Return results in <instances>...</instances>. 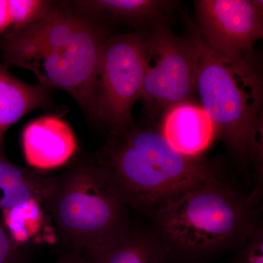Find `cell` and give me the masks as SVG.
I'll return each mask as SVG.
<instances>
[{
	"label": "cell",
	"instance_id": "cell-1",
	"mask_svg": "<svg viewBox=\"0 0 263 263\" xmlns=\"http://www.w3.org/2000/svg\"><path fill=\"white\" fill-rule=\"evenodd\" d=\"M94 19L52 8L2 45L7 65L32 72L38 84L63 90L92 116L99 62L106 41Z\"/></svg>",
	"mask_w": 263,
	"mask_h": 263
},
{
	"label": "cell",
	"instance_id": "cell-2",
	"mask_svg": "<svg viewBox=\"0 0 263 263\" xmlns=\"http://www.w3.org/2000/svg\"><path fill=\"white\" fill-rule=\"evenodd\" d=\"M92 157L125 205L148 215L188 189L222 177L214 162L181 155L159 130L134 122L110 132Z\"/></svg>",
	"mask_w": 263,
	"mask_h": 263
},
{
	"label": "cell",
	"instance_id": "cell-3",
	"mask_svg": "<svg viewBox=\"0 0 263 263\" xmlns=\"http://www.w3.org/2000/svg\"><path fill=\"white\" fill-rule=\"evenodd\" d=\"M257 203L223 177L188 189L150 214L170 256L201 258L243 245L257 221Z\"/></svg>",
	"mask_w": 263,
	"mask_h": 263
},
{
	"label": "cell",
	"instance_id": "cell-4",
	"mask_svg": "<svg viewBox=\"0 0 263 263\" xmlns=\"http://www.w3.org/2000/svg\"><path fill=\"white\" fill-rule=\"evenodd\" d=\"M195 53L196 91L231 155L249 164L252 143L262 129V78L252 53L232 57L213 50L197 28L190 36Z\"/></svg>",
	"mask_w": 263,
	"mask_h": 263
},
{
	"label": "cell",
	"instance_id": "cell-5",
	"mask_svg": "<svg viewBox=\"0 0 263 263\" xmlns=\"http://www.w3.org/2000/svg\"><path fill=\"white\" fill-rule=\"evenodd\" d=\"M46 209L65 250L94 248L130 226L129 208L92 156L55 176Z\"/></svg>",
	"mask_w": 263,
	"mask_h": 263
},
{
	"label": "cell",
	"instance_id": "cell-6",
	"mask_svg": "<svg viewBox=\"0 0 263 263\" xmlns=\"http://www.w3.org/2000/svg\"><path fill=\"white\" fill-rule=\"evenodd\" d=\"M146 65V34H121L104 43L91 117L105 124L110 133L134 122L132 111L141 100Z\"/></svg>",
	"mask_w": 263,
	"mask_h": 263
},
{
	"label": "cell",
	"instance_id": "cell-7",
	"mask_svg": "<svg viewBox=\"0 0 263 263\" xmlns=\"http://www.w3.org/2000/svg\"><path fill=\"white\" fill-rule=\"evenodd\" d=\"M146 65L141 100L148 117H162L196 92L195 53L190 37H179L166 25L146 34Z\"/></svg>",
	"mask_w": 263,
	"mask_h": 263
},
{
	"label": "cell",
	"instance_id": "cell-8",
	"mask_svg": "<svg viewBox=\"0 0 263 263\" xmlns=\"http://www.w3.org/2000/svg\"><path fill=\"white\" fill-rule=\"evenodd\" d=\"M195 5L197 30L205 43L221 54L247 56L262 38V1L199 0Z\"/></svg>",
	"mask_w": 263,
	"mask_h": 263
},
{
	"label": "cell",
	"instance_id": "cell-9",
	"mask_svg": "<svg viewBox=\"0 0 263 263\" xmlns=\"http://www.w3.org/2000/svg\"><path fill=\"white\" fill-rule=\"evenodd\" d=\"M22 146L29 166L51 170L72 160L78 143L68 124L61 117L50 115L34 119L24 127Z\"/></svg>",
	"mask_w": 263,
	"mask_h": 263
},
{
	"label": "cell",
	"instance_id": "cell-10",
	"mask_svg": "<svg viewBox=\"0 0 263 263\" xmlns=\"http://www.w3.org/2000/svg\"><path fill=\"white\" fill-rule=\"evenodd\" d=\"M161 118L159 132L175 150L190 158L202 157L218 136L212 118L191 100L174 105Z\"/></svg>",
	"mask_w": 263,
	"mask_h": 263
},
{
	"label": "cell",
	"instance_id": "cell-11",
	"mask_svg": "<svg viewBox=\"0 0 263 263\" xmlns=\"http://www.w3.org/2000/svg\"><path fill=\"white\" fill-rule=\"evenodd\" d=\"M86 263H167V247L152 230L131 226L103 245L81 252Z\"/></svg>",
	"mask_w": 263,
	"mask_h": 263
},
{
	"label": "cell",
	"instance_id": "cell-12",
	"mask_svg": "<svg viewBox=\"0 0 263 263\" xmlns=\"http://www.w3.org/2000/svg\"><path fill=\"white\" fill-rule=\"evenodd\" d=\"M76 5L94 18L153 29L165 25L175 3L163 0H89L76 2Z\"/></svg>",
	"mask_w": 263,
	"mask_h": 263
},
{
	"label": "cell",
	"instance_id": "cell-13",
	"mask_svg": "<svg viewBox=\"0 0 263 263\" xmlns=\"http://www.w3.org/2000/svg\"><path fill=\"white\" fill-rule=\"evenodd\" d=\"M49 89L18 80L0 65V157L5 132L24 116L51 104Z\"/></svg>",
	"mask_w": 263,
	"mask_h": 263
},
{
	"label": "cell",
	"instance_id": "cell-14",
	"mask_svg": "<svg viewBox=\"0 0 263 263\" xmlns=\"http://www.w3.org/2000/svg\"><path fill=\"white\" fill-rule=\"evenodd\" d=\"M54 177L15 165L5 156L0 157V211L33 199L46 208Z\"/></svg>",
	"mask_w": 263,
	"mask_h": 263
},
{
	"label": "cell",
	"instance_id": "cell-15",
	"mask_svg": "<svg viewBox=\"0 0 263 263\" xmlns=\"http://www.w3.org/2000/svg\"><path fill=\"white\" fill-rule=\"evenodd\" d=\"M3 227L10 239L19 247H29L37 240L48 220L46 208L37 200H30L3 211Z\"/></svg>",
	"mask_w": 263,
	"mask_h": 263
},
{
	"label": "cell",
	"instance_id": "cell-16",
	"mask_svg": "<svg viewBox=\"0 0 263 263\" xmlns=\"http://www.w3.org/2000/svg\"><path fill=\"white\" fill-rule=\"evenodd\" d=\"M13 32L23 29L44 16L51 3L42 0H8Z\"/></svg>",
	"mask_w": 263,
	"mask_h": 263
},
{
	"label": "cell",
	"instance_id": "cell-17",
	"mask_svg": "<svg viewBox=\"0 0 263 263\" xmlns=\"http://www.w3.org/2000/svg\"><path fill=\"white\" fill-rule=\"evenodd\" d=\"M235 263H263V230L259 223L249 233Z\"/></svg>",
	"mask_w": 263,
	"mask_h": 263
},
{
	"label": "cell",
	"instance_id": "cell-18",
	"mask_svg": "<svg viewBox=\"0 0 263 263\" xmlns=\"http://www.w3.org/2000/svg\"><path fill=\"white\" fill-rule=\"evenodd\" d=\"M28 254L29 247L15 245L0 224V263H26Z\"/></svg>",
	"mask_w": 263,
	"mask_h": 263
},
{
	"label": "cell",
	"instance_id": "cell-19",
	"mask_svg": "<svg viewBox=\"0 0 263 263\" xmlns=\"http://www.w3.org/2000/svg\"><path fill=\"white\" fill-rule=\"evenodd\" d=\"M11 29L8 0H0V34Z\"/></svg>",
	"mask_w": 263,
	"mask_h": 263
},
{
	"label": "cell",
	"instance_id": "cell-20",
	"mask_svg": "<svg viewBox=\"0 0 263 263\" xmlns=\"http://www.w3.org/2000/svg\"><path fill=\"white\" fill-rule=\"evenodd\" d=\"M54 263H86L81 252L65 250L58 256Z\"/></svg>",
	"mask_w": 263,
	"mask_h": 263
}]
</instances>
